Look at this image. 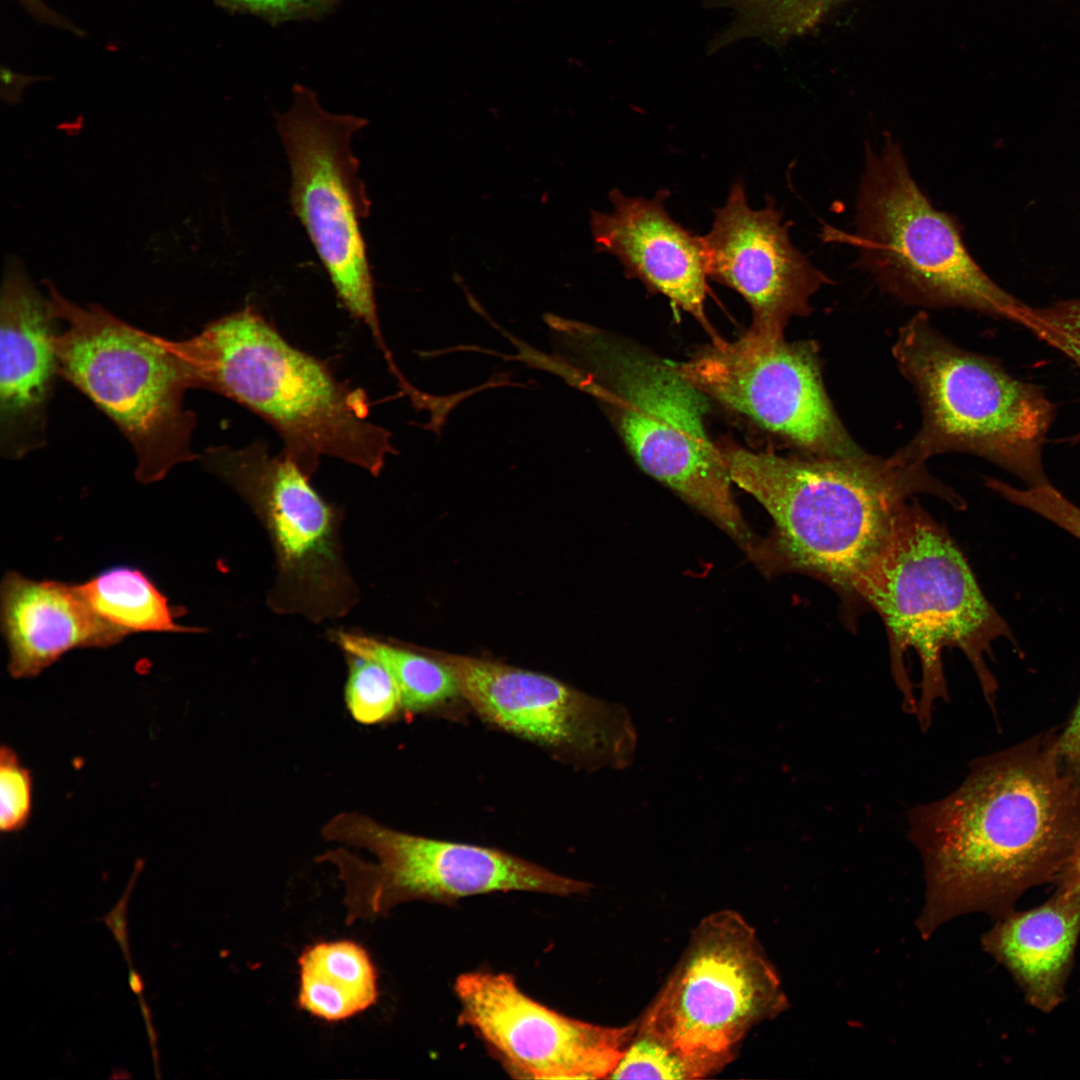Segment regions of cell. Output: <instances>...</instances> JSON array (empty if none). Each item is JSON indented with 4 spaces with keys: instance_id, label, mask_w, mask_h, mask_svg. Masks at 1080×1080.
I'll return each mask as SVG.
<instances>
[{
    "instance_id": "33",
    "label": "cell",
    "mask_w": 1080,
    "mask_h": 1080,
    "mask_svg": "<svg viewBox=\"0 0 1080 1080\" xmlns=\"http://www.w3.org/2000/svg\"><path fill=\"white\" fill-rule=\"evenodd\" d=\"M1054 882L1058 891L1080 894V840Z\"/></svg>"
},
{
    "instance_id": "19",
    "label": "cell",
    "mask_w": 1080,
    "mask_h": 1080,
    "mask_svg": "<svg viewBox=\"0 0 1080 1080\" xmlns=\"http://www.w3.org/2000/svg\"><path fill=\"white\" fill-rule=\"evenodd\" d=\"M0 626L15 679L38 676L69 651L107 648L126 637L94 611L80 584L17 571L1 581Z\"/></svg>"
},
{
    "instance_id": "15",
    "label": "cell",
    "mask_w": 1080,
    "mask_h": 1080,
    "mask_svg": "<svg viewBox=\"0 0 1080 1080\" xmlns=\"http://www.w3.org/2000/svg\"><path fill=\"white\" fill-rule=\"evenodd\" d=\"M455 990L459 1023L472 1027L521 1078H609L637 1030V1022L606 1027L559 1014L525 995L507 974L465 973Z\"/></svg>"
},
{
    "instance_id": "26",
    "label": "cell",
    "mask_w": 1080,
    "mask_h": 1080,
    "mask_svg": "<svg viewBox=\"0 0 1080 1080\" xmlns=\"http://www.w3.org/2000/svg\"><path fill=\"white\" fill-rule=\"evenodd\" d=\"M1016 324L1080 367V299L1059 301L1046 307L1024 304L1017 315ZM1074 440L1080 441V433Z\"/></svg>"
},
{
    "instance_id": "25",
    "label": "cell",
    "mask_w": 1080,
    "mask_h": 1080,
    "mask_svg": "<svg viewBox=\"0 0 1080 1080\" xmlns=\"http://www.w3.org/2000/svg\"><path fill=\"white\" fill-rule=\"evenodd\" d=\"M348 666L345 703L353 719L374 725L391 720L402 710L399 687L380 663L353 654H344Z\"/></svg>"
},
{
    "instance_id": "32",
    "label": "cell",
    "mask_w": 1080,
    "mask_h": 1080,
    "mask_svg": "<svg viewBox=\"0 0 1080 1080\" xmlns=\"http://www.w3.org/2000/svg\"><path fill=\"white\" fill-rule=\"evenodd\" d=\"M144 862L137 860L128 884L119 898L115 906L100 920L110 930L113 938L117 942L120 950L122 951L124 958L129 967H132V958L129 944V932H128V903L133 891V888L137 882L138 876L142 871Z\"/></svg>"
},
{
    "instance_id": "17",
    "label": "cell",
    "mask_w": 1080,
    "mask_h": 1080,
    "mask_svg": "<svg viewBox=\"0 0 1080 1080\" xmlns=\"http://www.w3.org/2000/svg\"><path fill=\"white\" fill-rule=\"evenodd\" d=\"M50 300L24 265L8 257L0 300V448L19 459L45 442L48 403L58 363Z\"/></svg>"
},
{
    "instance_id": "22",
    "label": "cell",
    "mask_w": 1080,
    "mask_h": 1080,
    "mask_svg": "<svg viewBox=\"0 0 1080 1080\" xmlns=\"http://www.w3.org/2000/svg\"><path fill=\"white\" fill-rule=\"evenodd\" d=\"M329 638L344 654L383 665L395 679L407 713L436 711L462 697L451 669L430 652L355 630H333Z\"/></svg>"
},
{
    "instance_id": "13",
    "label": "cell",
    "mask_w": 1080,
    "mask_h": 1080,
    "mask_svg": "<svg viewBox=\"0 0 1080 1080\" xmlns=\"http://www.w3.org/2000/svg\"><path fill=\"white\" fill-rule=\"evenodd\" d=\"M691 384L724 406L814 457H846L862 450L826 392L818 346L747 331L723 339L694 358L673 364Z\"/></svg>"
},
{
    "instance_id": "30",
    "label": "cell",
    "mask_w": 1080,
    "mask_h": 1080,
    "mask_svg": "<svg viewBox=\"0 0 1080 1080\" xmlns=\"http://www.w3.org/2000/svg\"><path fill=\"white\" fill-rule=\"evenodd\" d=\"M342 0H215L231 13L259 17L271 25L295 20L320 19Z\"/></svg>"
},
{
    "instance_id": "34",
    "label": "cell",
    "mask_w": 1080,
    "mask_h": 1080,
    "mask_svg": "<svg viewBox=\"0 0 1080 1080\" xmlns=\"http://www.w3.org/2000/svg\"><path fill=\"white\" fill-rule=\"evenodd\" d=\"M128 984H129V987H130L131 991L137 997L144 996V987H145L144 981H143L142 976L140 975V973L136 969H134L133 966L129 967Z\"/></svg>"
},
{
    "instance_id": "31",
    "label": "cell",
    "mask_w": 1080,
    "mask_h": 1080,
    "mask_svg": "<svg viewBox=\"0 0 1080 1080\" xmlns=\"http://www.w3.org/2000/svg\"><path fill=\"white\" fill-rule=\"evenodd\" d=\"M1055 749L1063 771L1080 785V694L1067 721L1056 728Z\"/></svg>"
},
{
    "instance_id": "16",
    "label": "cell",
    "mask_w": 1080,
    "mask_h": 1080,
    "mask_svg": "<svg viewBox=\"0 0 1080 1080\" xmlns=\"http://www.w3.org/2000/svg\"><path fill=\"white\" fill-rule=\"evenodd\" d=\"M713 212L711 230L702 236L708 277L749 304V331L784 337L788 321L809 314L811 298L831 280L792 244L791 222L782 221L783 211L771 196L761 209L749 206L742 179Z\"/></svg>"
},
{
    "instance_id": "29",
    "label": "cell",
    "mask_w": 1080,
    "mask_h": 1080,
    "mask_svg": "<svg viewBox=\"0 0 1080 1080\" xmlns=\"http://www.w3.org/2000/svg\"><path fill=\"white\" fill-rule=\"evenodd\" d=\"M988 487L1009 502L1044 517L1080 540V507L1069 501L1051 484L1019 489L990 479Z\"/></svg>"
},
{
    "instance_id": "23",
    "label": "cell",
    "mask_w": 1080,
    "mask_h": 1080,
    "mask_svg": "<svg viewBox=\"0 0 1080 1080\" xmlns=\"http://www.w3.org/2000/svg\"><path fill=\"white\" fill-rule=\"evenodd\" d=\"M80 585L94 611L125 636L201 631L180 625L177 619L183 615V608L170 605L154 581L138 568L113 566Z\"/></svg>"
},
{
    "instance_id": "5",
    "label": "cell",
    "mask_w": 1080,
    "mask_h": 1080,
    "mask_svg": "<svg viewBox=\"0 0 1080 1080\" xmlns=\"http://www.w3.org/2000/svg\"><path fill=\"white\" fill-rule=\"evenodd\" d=\"M552 347L561 363L608 395L601 402L639 466L748 553L756 541L705 429L708 397L674 365L617 345L576 320L558 327Z\"/></svg>"
},
{
    "instance_id": "27",
    "label": "cell",
    "mask_w": 1080,
    "mask_h": 1080,
    "mask_svg": "<svg viewBox=\"0 0 1080 1080\" xmlns=\"http://www.w3.org/2000/svg\"><path fill=\"white\" fill-rule=\"evenodd\" d=\"M33 810V776L8 746L0 749V830L16 833L24 829Z\"/></svg>"
},
{
    "instance_id": "12",
    "label": "cell",
    "mask_w": 1080,
    "mask_h": 1080,
    "mask_svg": "<svg viewBox=\"0 0 1080 1080\" xmlns=\"http://www.w3.org/2000/svg\"><path fill=\"white\" fill-rule=\"evenodd\" d=\"M277 129L291 172L289 201L305 229L336 295L370 331L387 362L393 360L382 333L361 221L370 200L358 175L353 135L367 120L333 114L310 88L295 84Z\"/></svg>"
},
{
    "instance_id": "2",
    "label": "cell",
    "mask_w": 1080,
    "mask_h": 1080,
    "mask_svg": "<svg viewBox=\"0 0 1080 1080\" xmlns=\"http://www.w3.org/2000/svg\"><path fill=\"white\" fill-rule=\"evenodd\" d=\"M733 483L769 513L774 528L748 555L766 573L801 572L853 597L897 513L920 493L961 500L926 462L897 450L846 457H786L727 442L719 447Z\"/></svg>"
},
{
    "instance_id": "3",
    "label": "cell",
    "mask_w": 1080,
    "mask_h": 1080,
    "mask_svg": "<svg viewBox=\"0 0 1080 1080\" xmlns=\"http://www.w3.org/2000/svg\"><path fill=\"white\" fill-rule=\"evenodd\" d=\"M163 343L189 388L221 394L263 418L283 441L281 454L310 478L323 456L377 476L387 455L397 453L390 431L369 419L365 391L292 346L252 306L191 338Z\"/></svg>"
},
{
    "instance_id": "24",
    "label": "cell",
    "mask_w": 1080,
    "mask_h": 1080,
    "mask_svg": "<svg viewBox=\"0 0 1080 1080\" xmlns=\"http://www.w3.org/2000/svg\"><path fill=\"white\" fill-rule=\"evenodd\" d=\"M736 11V19L715 40L714 49L744 37L781 46L816 29L847 0H714Z\"/></svg>"
},
{
    "instance_id": "9",
    "label": "cell",
    "mask_w": 1080,
    "mask_h": 1080,
    "mask_svg": "<svg viewBox=\"0 0 1080 1080\" xmlns=\"http://www.w3.org/2000/svg\"><path fill=\"white\" fill-rule=\"evenodd\" d=\"M789 1006L755 929L721 910L693 930L671 975L637 1022L636 1033L667 1047L689 1079L719 1073L747 1034Z\"/></svg>"
},
{
    "instance_id": "7",
    "label": "cell",
    "mask_w": 1080,
    "mask_h": 1080,
    "mask_svg": "<svg viewBox=\"0 0 1080 1080\" xmlns=\"http://www.w3.org/2000/svg\"><path fill=\"white\" fill-rule=\"evenodd\" d=\"M826 241L856 248V264L905 304L963 308L1015 323L1024 303L997 285L968 252L955 217L933 207L900 144L866 143L855 230L824 226Z\"/></svg>"
},
{
    "instance_id": "6",
    "label": "cell",
    "mask_w": 1080,
    "mask_h": 1080,
    "mask_svg": "<svg viewBox=\"0 0 1080 1080\" xmlns=\"http://www.w3.org/2000/svg\"><path fill=\"white\" fill-rule=\"evenodd\" d=\"M892 354L922 411L919 431L899 449L904 455L926 462L966 452L1028 487L1050 484L1042 450L1055 408L1038 386L1013 377L990 357L958 347L923 313L900 328Z\"/></svg>"
},
{
    "instance_id": "11",
    "label": "cell",
    "mask_w": 1080,
    "mask_h": 1080,
    "mask_svg": "<svg viewBox=\"0 0 1080 1080\" xmlns=\"http://www.w3.org/2000/svg\"><path fill=\"white\" fill-rule=\"evenodd\" d=\"M199 459L246 502L270 539L276 577L267 594L269 608L313 623L345 617L358 603L359 590L344 559L342 510L261 440L242 448L209 447Z\"/></svg>"
},
{
    "instance_id": "8",
    "label": "cell",
    "mask_w": 1080,
    "mask_h": 1080,
    "mask_svg": "<svg viewBox=\"0 0 1080 1080\" xmlns=\"http://www.w3.org/2000/svg\"><path fill=\"white\" fill-rule=\"evenodd\" d=\"M56 329L58 374L119 428L137 458L136 477L161 480L192 450L194 414L184 407L183 370L160 336L140 330L97 304L78 305L44 281Z\"/></svg>"
},
{
    "instance_id": "4",
    "label": "cell",
    "mask_w": 1080,
    "mask_h": 1080,
    "mask_svg": "<svg viewBox=\"0 0 1080 1080\" xmlns=\"http://www.w3.org/2000/svg\"><path fill=\"white\" fill-rule=\"evenodd\" d=\"M853 597L883 619L895 682L905 710L917 715L921 728L929 727L935 702L948 699L944 648L965 654L995 710L998 684L986 657L996 639L1013 641L1011 630L983 595L961 551L916 503L897 513Z\"/></svg>"
},
{
    "instance_id": "1",
    "label": "cell",
    "mask_w": 1080,
    "mask_h": 1080,
    "mask_svg": "<svg viewBox=\"0 0 1080 1080\" xmlns=\"http://www.w3.org/2000/svg\"><path fill=\"white\" fill-rule=\"evenodd\" d=\"M1055 734L974 760L955 791L910 810L926 882L923 938L963 914L996 919L1057 879L1080 840V785L1060 766Z\"/></svg>"
},
{
    "instance_id": "18",
    "label": "cell",
    "mask_w": 1080,
    "mask_h": 1080,
    "mask_svg": "<svg viewBox=\"0 0 1080 1080\" xmlns=\"http://www.w3.org/2000/svg\"><path fill=\"white\" fill-rule=\"evenodd\" d=\"M669 195L661 189L647 199L612 189L613 211H591L594 252L615 256L628 278L639 279L691 314L717 343L722 338L705 312L708 275L702 236L671 218L665 207Z\"/></svg>"
},
{
    "instance_id": "20",
    "label": "cell",
    "mask_w": 1080,
    "mask_h": 1080,
    "mask_svg": "<svg viewBox=\"0 0 1080 1080\" xmlns=\"http://www.w3.org/2000/svg\"><path fill=\"white\" fill-rule=\"evenodd\" d=\"M1080 894L1056 890L1044 903L996 918L981 937L1033 1008L1051 1013L1064 1000L1078 941Z\"/></svg>"
},
{
    "instance_id": "14",
    "label": "cell",
    "mask_w": 1080,
    "mask_h": 1080,
    "mask_svg": "<svg viewBox=\"0 0 1080 1080\" xmlns=\"http://www.w3.org/2000/svg\"><path fill=\"white\" fill-rule=\"evenodd\" d=\"M430 653L451 669L462 698L489 724L584 769H622L632 763L636 733L623 706L537 672Z\"/></svg>"
},
{
    "instance_id": "10",
    "label": "cell",
    "mask_w": 1080,
    "mask_h": 1080,
    "mask_svg": "<svg viewBox=\"0 0 1080 1080\" xmlns=\"http://www.w3.org/2000/svg\"><path fill=\"white\" fill-rule=\"evenodd\" d=\"M328 841L365 848L376 863L344 849L319 857L338 869L345 888V922L384 917L414 900L450 902L494 891H530L567 896L590 889L574 880L502 850L416 836L352 812L334 816L322 828Z\"/></svg>"
},
{
    "instance_id": "21",
    "label": "cell",
    "mask_w": 1080,
    "mask_h": 1080,
    "mask_svg": "<svg viewBox=\"0 0 1080 1080\" xmlns=\"http://www.w3.org/2000/svg\"><path fill=\"white\" fill-rule=\"evenodd\" d=\"M298 965V1006L317 1018L345 1020L377 1002L376 968L367 950L354 941L309 946Z\"/></svg>"
},
{
    "instance_id": "28",
    "label": "cell",
    "mask_w": 1080,
    "mask_h": 1080,
    "mask_svg": "<svg viewBox=\"0 0 1080 1080\" xmlns=\"http://www.w3.org/2000/svg\"><path fill=\"white\" fill-rule=\"evenodd\" d=\"M612 1079H689L684 1064L664 1045L635 1033Z\"/></svg>"
}]
</instances>
